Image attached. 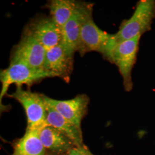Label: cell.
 Instances as JSON below:
<instances>
[{"instance_id": "6da1fadb", "label": "cell", "mask_w": 155, "mask_h": 155, "mask_svg": "<svg viewBox=\"0 0 155 155\" xmlns=\"http://www.w3.org/2000/svg\"><path fill=\"white\" fill-rule=\"evenodd\" d=\"M155 17V1L141 0L137 4L132 17L122 21L118 31L111 34L104 56L107 58L111 51L122 42L133 39L150 31Z\"/></svg>"}, {"instance_id": "7a4b0ae2", "label": "cell", "mask_w": 155, "mask_h": 155, "mask_svg": "<svg viewBox=\"0 0 155 155\" xmlns=\"http://www.w3.org/2000/svg\"><path fill=\"white\" fill-rule=\"evenodd\" d=\"M93 5L82 2V17L78 52L83 56L92 51L104 54L106 44L111 34L101 29L93 18Z\"/></svg>"}, {"instance_id": "3957f363", "label": "cell", "mask_w": 155, "mask_h": 155, "mask_svg": "<svg viewBox=\"0 0 155 155\" xmlns=\"http://www.w3.org/2000/svg\"><path fill=\"white\" fill-rule=\"evenodd\" d=\"M9 97L17 101L24 107L27 118V128L39 130L47 125V105L43 94L16 86L15 91Z\"/></svg>"}, {"instance_id": "277c9868", "label": "cell", "mask_w": 155, "mask_h": 155, "mask_svg": "<svg viewBox=\"0 0 155 155\" xmlns=\"http://www.w3.org/2000/svg\"><path fill=\"white\" fill-rule=\"evenodd\" d=\"M51 77L44 70H39L18 61H11L9 67L1 71L0 79L2 89L0 94L1 105L9 86L15 84L17 86L26 84L28 86L46 78Z\"/></svg>"}, {"instance_id": "5b68a950", "label": "cell", "mask_w": 155, "mask_h": 155, "mask_svg": "<svg viewBox=\"0 0 155 155\" xmlns=\"http://www.w3.org/2000/svg\"><path fill=\"white\" fill-rule=\"evenodd\" d=\"M140 38L141 36H138L117 45L111 51L107 58L118 67L127 91L133 89L132 71L136 61Z\"/></svg>"}, {"instance_id": "8992f818", "label": "cell", "mask_w": 155, "mask_h": 155, "mask_svg": "<svg viewBox=\"0 0 155 155\" xmlns=\"http://www.w3.org/2000/svg\"><path fill=\"white\" fill-rule=\"evenodd\" d=\"M46 51L45 47L27 33L13 48L11 61H18L36 69L43 70Z\"/></svg>"}, {"instance_id": "52a82bcc", "label": "cell", "mask_w": 155, "mask_h": 155, "mask_svg": "<svg viewBox=\"0 0 155 155\" xmlns=\"http://www.w3.org/2000/svg\"><path fill=\"white\" fill-rule=\"evenodd\" d=\"M24 32L36 39L46 50L61 43V30L50 16L34 18L26 26Z\"/></svg>"}, {"instance_id": "ba28073f", "label": "cell", "mask_w": 155, "mask_h": 155, "mask_svg": "<svg viewBox=\"0 0 155 155\" xmlns=\"http://www.w3.org/2000/svg\"><path fill=\"white\" fill-rule=\"evenodd\" d=\"M43 97L48 107L81 128V122L87 113L90 102L86 94H79L74 98L68 100H55L44 94Z\"/></svg>"}, {"instance_id": "9c48e42d", "label": "cell", "mask_w": 155, "mask_h": 155, "mask_svg": "<svg viewBox=\"0 0 155 155\" xmlns=\"http://www.w3.org/2000/svg\"><path fill=\"white\" fill-rule=\"evenodd\" d=\"M74 54L61 44L46 51L43 70L51 77H59L66 82L70 79L73 69Z\"/></svg>"}, {"instance_id": "30bf717a", "label": "cell", "mask_w": 155, "mask_h": 155, "mask_svg": "<svg viewBox=\"0 0 155 155\" xmlns=\"http://www.w3.org/2000/svg\"><path fill=\"white\" fill-rule=\"evenodd\" d=\"M41 143L45 150L59 155L67 153L75 145L72 141L55 127L46 125L39 130Z\"/></svg>"}, {"instance_id": "8fae6325", "label": "cell", "mask_w": 155, "mask_h": 155, "mask_svg": "<svg viewBox=\"0 0 155 155\" xmlns=\"http://www.w3.org/2000/svg\"><path fill=\"white\" fill-rule=\"evenodd\" d=\"M82 4L79 2L77 9L61 29V45L71 53L78 51L79 46Z\"/></svg>"}, {"instance_id": "7c38bea8", "label": "cell", "mask_w": 155, "mask_h": 155, "mask_svg": "<svg viewBox=\"0 0 155 155\" xmlns=\"http://www.w3.org/2000/svg\"><path fill=\"white\" fill-rule=\"evenodd\" d=\"M47 125L55 127L70 139L75 147L83 145L82 132L81 127L67 120L53 109L47 106Z\"/></svg>"}, {"instance_id": "4fadbf2b", "label": "cell", "mask_w": 155, "mask_h": 155, "mask_svg": "<svg viewBox=\"0 0 155 155\" xmlns=\"http://www.w3.org/2000/svg\"><path fill=\"white\" fill-rule=\"evenodd\" d=\"M45 150L39 137V130L27 128L24 136L16 143L11 155H45Z\"/></svg>"}, {"instance_id": "5bb4252c", "label": "cell", "mask_w": 155, "mask_h": 155, "mask_svg": "<svg viewBox=\"0 0 155 155\" xmlns=\"http://www.w3.org/2000/svg\"><path fill=\"white\" fill-rule=\"evenodd\" d=\"M79 2L72 0H51L46 7L50 10V17L61 29L77 9Z\"/></svg>"}, {"instance_id": "9a60e30c", "label": "cell", "mask_w": 155, "mask_h": 155, "mask_svg": "<svg viewBox=\"0 0 155 155\" xmlns=\"http://www.w3.org/2000/svg\"><path fill=\"white\" fill-rule=\"evenodd\" d=\"M67 155H94L89 150V149L84 145L74 147L67 153Z\"/></svg>"}, {"instance_id": "2e32d148", "label": "cell", "mask_w": 155, "mask_h": 155, "mask_svg": "<svg viewBox=\"0 0 155 155\" xmlns=\"http://www.w3.org/2000/svg\"></svg>"}]
</instances>
